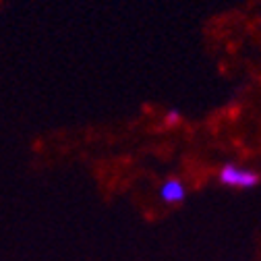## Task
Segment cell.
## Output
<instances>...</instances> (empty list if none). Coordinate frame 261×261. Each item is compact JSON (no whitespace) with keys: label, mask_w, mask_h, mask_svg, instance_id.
Returning <instances> with one entry per match:
<instances>
[{"label":"cell","mask_w":261,"mask_h":261,"mask_svg":"<svg viewBox=\"0 0 261 261\" xmlns=\"http://www.w3.org/2000/svg\"><path fill=\"white\" fill-rule=\"evenodd\" d=\"M220 182L232 189H253L259 185V174L251 168H241L237 164H226L220 170Z\"/></svg>","instance_id":"cell-1"},{"label":"cell","mask_w":261,"mask_h":261,"mask_svg":"<svg viewBox=\"0 0 261 261\" xmlns=\"http://www.w3.org/2000/svg\"><path fill=\"white\" fill-rule=\"evenodd\" d=\"M160 197L164 199L166 203H180L187 197L185 185L178 178H168L164 185H162V189H160Z\"/></svg>","instance_id":"cell-2"},{"label":"cell","mask_w":261,"mask_h":261,"mask_svg":"<svg viewBox=\"0 0 261 261\" xmlns=\"http://www.w3.org/2000/svg\"><path fill=\"white\" fill-rule=\"evenodd\" d=\"M178 120H180V112L178 110H170L166 114V124H176Z\"/></svg>","instance_id":"cell-3"}]
</instances>
